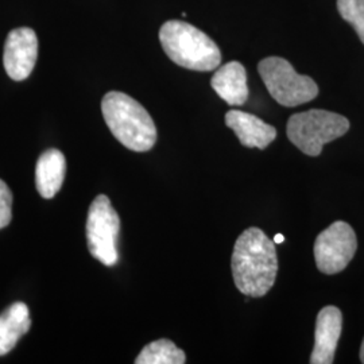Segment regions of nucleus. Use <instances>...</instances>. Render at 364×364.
Wrapping results in <instances>:
<instances>
[{
  "mask_svg": "<svg viewBox=\"0 0 364 364\" xmlns=\"http://www.w3.org/2000/svg\"><path fill=\"white\" fill-rule=\"evenodd\" d=\"M231 269L235 287L250 297H263L278 273L275 243L257 227H250L235 243Z\"/></svg>",
  "mask_w": 364,
  "mask_h": 364,
  "instance_id": "obj_1",
  "label": "nucleus"
},
{
  "mask_svg": "<svg viewBox=\"0 0 364 364\" xmlns=\"http://www.w3.org/2000/svg\"><path fill=\"white\" fill-rule=\"evenodd\" d=\"M108 129L131 151L146 153L154 147L156 129L150 114L123 92H108L102 102Z\"/></svg>",
  "mask_w": 364,
  "mask_h": 364,
  "instance_id": "obj_2",
  "label": "nucleus"
},
{
  "mask_svg": "<svg viewBox=\"0 0 364 364\" xmlns=\"http://www.w3.org/2000/svg\"><path fill=\"white\" fill-rule=\"evenodd\" d=\"M162 49L170 60L185 69L209 72L220 65L218 45L205 33L182 21H168L159 30Z\"/></svg>",
  "mask_w": 364,
  "mask_h": 364,
  "instance_id": "obj_3",
  "label": "nucleus"
},
{
  "mask_svg": "<svg viewBox=\"0 0 364 364\" xmlns=\"http://www.w3.org/2000/svg\"><path fill=\"white\" fill-rule=\"evenodd\" d=\"M350 130V120L326 109H309L294 114L287 122V138L304 154L318 156L324 144H329Z\"/></svg>",
  "mask_w": 364,
  "mask_h": 364,
  "instance_id": "obj_4",
  "label": "nucleus"
},
{
  "mask_svg": "<svg viewBox=\"0 0 364 364\" xmlns=\"http://www.w3.org/2000/svg\"><path fill=\"white\" fill-rule=\"evenodd\" d=\"M258 72L278 105L299 107L312 102L318 95V87L314 80L299 75L285 58L267 57L260 61Z\"/></svg>",
  "mask_w": 364,
  "mask_h": 364,
  "instance_id": "obj_5",
  "label": "nucleus"
},
{
  "mask_svg": "<svg viewBox=\"0 0 364 364\" xmlns=\"http://www.w3.org/2000/svg\"><path fill=\"white\" fill-rule=\"evenodd\" d=\"M120 232V219L109 198L99 195L88 210L87 242L92 257L105 266H115L119 260L117 237Z\"/></svg>",
  "mask_w": 364,
  "mask_h": 364,
  "instance_id": "obj_6",
  "label": "nucleus"
},
{
  "mask_svg": "<svg viewBox=\"0 0 364 364\" xmlns=\"http://www.w3.org/2000/svg\"><path fill=\"white\" fill-rule=\"evenodd\" d=\"M356 248L358 240L351 225L346 221H335L314 242L317 269L328 275L343 272L350 264Z\"/></svg>",
  "mask_w": 364,
  "mask_h": 364,
  "instance_id": "obj_7",
  "label": "nucleus"
},
{
  "mask_svg": "<svg viewBox=\"0 0 364 364\" xmlns=\"http://www.w3.org/2000/svg\"><path fill=\"white\" fill-rule=\"evenodd\" d=\"M38 57V38L34 30L28 27H19L9 33L3 64L7 75L14 81L26 80L37 63Z\"/></svg>",
  "mask_w": 364,
  "mask_h": 364,
  "instance_id": "obj_8",
  "label": "nucleus"
},
{
  "mask_svg": "<svg viewBox=\"0 0 364 364\" xmlns=\"http://www.w3.org/2000/svg\"><path fill=\"white\" fill-rule=\"evenodd\" d=\"M343 328V314L336 306L323 308L316 321L314 348L311 355L312 364H331L335 360L338 338Z\"/></svg>",
  "mask_w": 364,
  "mask_h": 364,
  "instance_id": "obj_9",
  "label": "nucleus"
},
{
  "mask_svg": "<svg viewBox=\"0 0 364 364\" xmlns=\"http://www.w3.org/2000/svg\"><path fill=\"white\" fill-rule=\"evenodd\" d=\"M225 124L234 131L240 144L264 150L277 138V130L262 119L243 111L231 109L225 114Z\"/></svg>",
  "mask_w": 364,
  "mask_h": 364,
  "instance_id": "obj_10",
  "label": "nucleus"
},
{
  "mask_svg": "<svg viewBox=\"0 0 364 364\" xmlns=\"http://www.w3.org/2000/svg\"><path fill=\"white\" fill-rule=\"evenodd\" d=\"M210 85L227 105L236 107L247 102V73L237 61L220 66L210 80Z\"/></svg>",
  "mask_w": 364,
  "mask_h": 364,
  "instance_id": "obj_11",
  "label": "nucleus"
},
{
  "mask_svg": "<svg viewBox=\"0 0 364 364\" xmlns=\"http://www.w3.org/2000/svg\"><path fill=\"white\" fill-rule=\"evenodd\" d=\"M66 159L57 149H49L42 153L36 166V185L43 198H53L57 195L65 180Z\"/></svg>",
  "mask_w": 364,
  "mask_h": 364,
  "instance_id": "obj_12",
  "label": "nucleus"
},
{
  "mask_svg": "<svg viewBox=\"0 0 364 364\" xmlns=\"http://www.w3.org/2000/svg\"><path fill=\"white\" fill-rule=\"evenodd\" d=\"M31 328L26 304L15 302L0 314V356L14 350L16 343Z\"/></svg>",
  "mask_w": 364,
  "mask_h": 364,
  "instance_id": "obj_13",
  "label": "nucleus"
},
{
  "mask_svg": "<svg viewBox=\"0 0 364 364\" xmlns=\"http://www.w3.org/2000/svg\"><path fill=\"white\" fill-rule=\"evenodd\" d=\"M136 364H183L186 355L173 341L159 338L144 347L135 359Z\"/></svg>",
  "mask_w": 364,
  "mask_h": 364,
  "instance_id": "obj_14",
  "label": "nucleus"
},
{
  "mask_svg": "<svg viewBox=\"0 0 364 364\" xmlns=\"http://www.w3.org/2000/svg\"><path fill=\"white\" fill-rule=\"evenodd\" d=\"M341 18L348 22L364 45V0H338Z\"/></svg>",
  "mask_w": 364,
  "mask_h": 364,
  "instance_id": "obj_15",
  "label": "nucleus"
},
{
  "mask_svg": "<svg viewBox=\"0 0 364 364\" xmlns=\"http://www.w3.org/2000/svg\"><path fill=\"white\" fill-rule=\"evenodd\" d=\"M13 193L7 183L0 180V230L6 228L13 219Z\"/></svg>",
  "mask_w": 364,
  "mask_h": 364,
  "instance_id": "obj_16",
  "label": "nucleus"
},
{
  "mask_svg": "<svg viewBox=\"0 0 364 364\" xmlns=\"http://www.w3.org/2000/svg\"><path fill=\"white\" fill-rule=\"evenodd\" d=\"M285 242V236L281 234H277L274 236V243L275 245H279V243H284Z\"/></svg>",
  "mask_w": 364,
  "mask_h": 364,
  "instance_id": "obj_17",
  "label": "nucleus"
},
{
  "mask_svg": "<svg viewBox=\"0 0 364 364\" xmlns=\"http://www.w3.org/2000/svg\"><path fill=\"white\" fill-rule=\"evenodd\" d=\"M360 360H362V363H364V340L362 343V348H360Z\"/></svg>",
  "mask_w": 364,
  "mask_h": 364,
  "instance_id": "obj_18",
  "label": "nucleus"
}]
</instances>
